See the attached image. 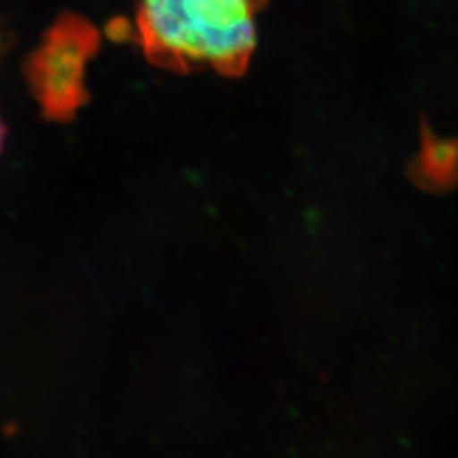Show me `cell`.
<instances>
[{"mask_svg":"<svg viewBox=\"0 0 458 458\" xmlns=\"http://www.w3.org/2000/svg\"><path fill=\"white\" fill-rule=\"evenodd\" d=\"M265 0H140L136 33L148 58L170 68L238 70L257 45Z\"/></svg>","mask_w":458,"mask_h":458,"instance_id":"cell-1","label":"cell"},{"mask_svg":"<svg viewBox=\"0 0 458 458\" xmlns=\"http://www.w3.org/2000/svg\"><path fill=\"white\" fill-rule=\"evenodd\" d=\"M98 45V30L83 17L68 14L53 24L30 56L28 83L48 121H72L89 100L85 68Z\"/></svg>","mask_w":458,"mask_h":458,"instance_id":"cell-2","label":"cell"},{"mask_svg":"<svg viewBox=\"0 0 458 458\" xmlns=\"http://www.w3.org/2000/svg\"><path fill=\"white\" fill-rule=\"evenodd\" d=\"M4 134H5V130H4V124L0 121V148H2V141H4Z\"/></svg>","mask_w":458,"mask_h":458,"instance_id":"cell-3","label":"cell"}]
</instances>
